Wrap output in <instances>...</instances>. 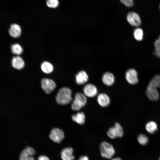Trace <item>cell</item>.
<instances>
[{"label": "cell", "instance_id": "5", "mask_svg": "<svg viewBox=\"0 0 160 160\" xmlns=\"http://www.w3.org/2000/svg\"><path fill=\"white\" fill-rule=\"evenodd\" d=\"M157 88L150 81L146 89V95L150 100L152 101L157 100L159 98V94Z\"/></svg>", "mask_w": 160, "mask_h": 160}, {"label": "cell", "instance_id": "25", "mask_svg": "<svg viewBox=\"0 0 160 160\" xmlns=\"http://www.w3.org/2000/svg\"><path fill=\"white\" fill-rule=\"evenodd\" d=\"M83 107L74 99L73 100L71 105V108L72 110L78 111L80 110Z\"/></svg>", "mask_w": 160, "mask_h": 160}, {"label": "cell", "instance_id": "31", "mask_svg": "<svg viewBox=\"0 0 160 160\" xmlns=\"http://www.w3.org/2000/svg\"><path fill=\"white\" fill-rule=\"evenodd\" d=\"M159 42H160V35H159V38L158 39Z\"/></svg>", "mask_w": 160, "mask_h": 160}, {"label": "cell", "instance_id": "11", "mask_svg": "<svg viewBox=\"0 0 160 160\" xmlns=\"http://www.w3.org/2000/svg\"><path fill=\"white\" fill-rule=\"evenodd\" d=\"M73 150L70 147L63 149L61 152V157L62 160H74L75 157L73 155Z\"/></svg>", "mask_w": 160, "mask_h": 160}, {"label": "cell", "instance_id": "13", "mask_svg": "<svg viewBox=\"0 0 160 160\" xmlns=\"http://www.w3.org/2000/svg\"><path fill=\"white\" fill-rule=\"evenodd\" d=\"M97 101L98 104L103 107L108 106L110 103V99L109 97L104 93H100L98 95Z\"/></svg>", "mask_w": 160, "mask_h": 160}, {"label": "cell", "instance_id": "27", "mask_svg": "<svg viewBox=\"0 0 160 160\" xmlns=\"http://www.w3.org/2000/svg\"><path fill=\"white\" fill-rule=\"evenodd\" d=\"M120 1L122 3L128 7H131L134 5L133 0H120Z\"/></svg>", "mask_w": 160, "mask_h": 160}, {"label": "cell", "instance_id": "30", "mask_svg": "<svg viewBox=\"0 0 160 160\" xmlns=\"http://www.w3.org/2000/svg\"><path fill=\"white\" fill-rule=\"evenodd\" d=\"M111 160H122L121 158L119 157H117L112 159Z\"/></svg>", "mask_w": 160, "mask_h": 160}, {"label": "cell", "instance_id": "21", "mask_svg": "<svg viewBox=\"0 0 160 160\" xmlns=\"http://www.w3.org/2000/svg\"><path fill=\"white\" fill-rule=\"evenodd\" d=\"M143 31L142 29L137 27L134 31L133 36L135 39L137 41H142L143 37Z\"/></svg>", "mask_w": 160, "mask_h": 160}, {"label": "cell", "instance_id": "1", "mask_svg": "<svg viewBox=\"0 0 160 160\" xmlns=\"http://www.w3.org/2000/svg\"><path fill=\"white\" fill-rule=\"evenodd\" d=\"M71 90L68 87H63L57 92L55 99L57 103L60 105L69 104L72 100Z\"/></svg>", "mask_w": 160, "mask_h": 160}, {"label": "cell", "instance_id": "17", "mask_svg": "<svg viewBox=\"0 0 160 160\" xmlns=\"http://www.w3.org/2000/svg\"><path fill=\"white\" fill-rule=\"evenodd\" d=\"M72 120L79 124H84L85 121V116L84 113L82 112H78L72 116Z\"/></svg>", "mask_w": 160, "mask_h": 160}, {"label": "cell", "instance_id": "29", "mask_svg": "<svg viewBox=\"0 0 160 160\" xmlns=\"http://www.w3.org/2000/svg\"><path fill=\"white\" fill-rule=\"evenodd\" d=\"M78 160H89V159L86 156H82L79 158Z\"/></svg>", "mask_w": 160, "mask_h": 160}, {"label": "cell", "instance_id": "19", "mask_svg": "<svg viewBox=\"0 0 160 160\" xmlns=\"http://www.w3.org/2000/svg\"><path fill=\"white\" fill-rule=\"evenodd\" d=\"M41 67L42 71L47 74L51 73L53 70V65L47 61L43 62L41 65Z\"/></svg>", "mask_w": 160, "mask_h": 160}, {"label": "cell", "instance_id": "23", "mask_svg": "<svg viewBox=\"0 0 160 160\" xmlns=\"http://www.w3.org/2000/svg\"><path fill=\"white\" fill-rule=\"evenodd\" d=\"M137 139L138 142L142 145L146 144L148 141L147 136L143 134H140L138 136Z\"/></svg>", "mask_w": 160, "mask_h": 160}, {"label": "cell", "instance_id": "18", "mask_svg": "<svg viewBox=\"0 0 160 160\" xmlns=\"http://www.w3.org/2000/svg\"><path fill=\"white\" fill-rule=\"evenodd\" d=\"M83 107L86 104L87 100V97L84 94L80 92H77L75 95L74 98Z\"/></svg>", "mask_w": 160, "mask_h": 160}, {"label": "cell", "instance_id": "33", "mask_svg": "<svg viewBox=\"0 0 160 160\" xmlns=\"http://www.w3.org/2000/svg\"><path fill=\"white\" fill-rule=\"evenodd\" d=\"M159 160H160V158H159Z\"/></svg>", "mask_w": 160, "mask_h": 160}, {"label": "cell", "instance_id": "6", "mask_svg": "<svg viewBox=\"0 0 160 160\" xmlns=\"http://www.w3.org/2000/svg\"><path fill=\"white\" fill-rule=\"evenodd\" d=\"M49 137L50 139L55 143H59L63 139L64 134L62 129L55 128L51 130Z\"/></svg>", "mask_w": 160, "mask_h": 160}, {"label": "cell", "instance_id": "10", "mask_svg": "<svg viewBox=\"0 0 160 160\" xmlns=\"http://www.w3.org/2000/svg\"><path fill=\"white\" fill-rule=\"evenodd\" d=\"M83 93L87 97H93L97 94L98 91L96 87L92 84H86L83 88Z\"/></svg>", "mask_w": 160, "mask_h": 160}, {"label": "cell", "instance_id": "4", "mask_svg": "<svg viewBox=\"0 0 160 160\" xmlns=\"http://www.w3.org/2000/svg\"><path fill=\"white\" fill-rule=\"evenodd\" d=\"M41 84L42 89L47 94L51 93L56 87V84L53 80L47 78L41 79Z\"/></svg>", "mask_w": 160, "mask_h": 160}, {"label": "cell", "instance_id": "24", "mask_svg": "<svg viewBox=\"0 0 160 160\" xmlns=\"http://www.w3.org/2000/svg\"><path fill=\"white\" fill-rule=\"evenodd\" d=\"M150 82L157 88H160V74L155 75Z\"/></svg>", "mask_w": 160, "mask_h": 160}, {"label": "cell", "instance_id": "8", "mask_svg": "<svg viewBox=\"0 0 160 160\" xmlns=\"http://www.w3.org/2000/svg\"><path fill=\"white\" fill-rule=\"evenodd\" d=\"M127 19L129 24L133 26L137 27L141 24V20L139 15L135 12H129L127 15Z\"/></svg>", "mask_w": 160, "mask_h": 160}, {"label": "cell", "instance_id": "20", "mask_svg": "<svg viewBox=\"0 0 160 160\" xmlns=\"http://www.w3.org/2000/svg\"><path fill=\"white\" fill-rule=\"evenodd\" d=\"M145 129L149 133L153 134L157 130V126L154 121H150L146 124Z\"/></svg>", "mask_w": 160, "mask_h": 160}, {"label": "cell", "instance_id": "16", "mask_svg": "<svg viewBox=\"0 0 160 160\" xmlns=\"http://www.w3.org/2000/svg\"><path fill=\"white\" fill-rule=\"evenodd\" d=\"M102 80L103 83L107 86H111L114 83L115 77L113 75L109 72H106L103 75Z\"/></svg>", "mask_w": 160, "mask_h": 160}, {"label": "cell", "instance_id": "7", "mask_svg": "<svg viewBox=\"0 0 160 160\" xmlns=\"http://www.w3.org/2000/svg\"><path fill=\"white\" fill-rule=\"evenodd\" d=\"M125 77L127 81L132 85L136 84L139 81L138 73L133 68L129 69L126 71Z\"/></svg>", "mask_w": 160, "mask_h": 160}, {"label": "cell", "instance_id": "15", "mask_svg": "<svg viewBox=\"0 0 160 160\" xmlns=\"http://www.w3.org/2000/svg\"><path fill=\"white\" fill-rule=\"evenodd\" d=\"M11 63L12 67L17 70L23 69L25 66L24 60L21 57L19 56H16L13 57Z\"/></svg>", "mask_w": 160, "mask_h": 160}, {"label": "cell", "instance_id": "14", "mask_svg": "<svg viewBox=\"0 0 160 160\" xmlns=\"http://www.w3.org/2000/svg\"><path fill=\"white\" fill-rule=\"evenodd\" d=\"M9 34L12 37L17 38L21 34V30L20 26L17 24H12L9 29Z\"/></svg>", "mask_w": 160, "mask_h": 160}, {"label": "cell", "instance_id": "28", "mask_svg": "<svg viewBox=\"0 0 160 160\" xmlns=\"http://www.w3.org/2000/svg\"><path fill=\"white\" fill-rule=\"evenodd\" d=\"M37 160H50V159L47 156L42 155L39 157Z\"/></svg>", "mask_w": 160, "mask_h": 160}, {"label": "cell", "instance_id": "26", "mask_svg": "<svg viewBox=\"0 0 160 160\" xmlns=\"http://www.w3.org/2000/svg\"><path fill=\"white\" fill-rule=\"evenodd\" d=\"M59 4L58 0H47L46 4L49 7L52 8H55L57 7Z\"/></svg>", "mask_w": 160, "mask_h": 160}, {"label": "cell", "instance_id": "9", "mask_svg": "<svg viewBox=\"0 0 160 160\" xmlns=\"http://www.w3.org/2000/svg\"><path fill=\"white\" fill-rule=\"evenodd\" d=\"M35 153L33 148L30 147H27L21 152L19 160H35L33 156Z\"/></svg>", "mask_w": 160, "mask_h": 160}, {"label": "cell", "instance_id": "3", "mask_svg": "<svg viewBox=\"0 0 160 160\" xmlns=\"http://www.w3.org/2000/svg\"><path fill=\"white\" fill-rule=\"evenodd\" d=\"M108 137L112 139L117 137H121L124 135L123 128L118 123H116L115 125L109 129L107 132Z\"/></svg>", "mask_w": 160, "mask_h": 160}, {"label": "cell", "instance_id": "32", "mask_svg": "<svg viewBox=\"0 0 160 160\" xmlns=\"http://www.w3.org/2000/svg\"><path fill=\"white\" fill-rule=\"evenodd\" d=\"M159 8H160V5H159Z\"/></svg>", "mask_w": 160, "mask_h": 160}, {"label": "cell", "instance_id": "2", "mask_svg": "<svg viewBox=\"0 0 160 160\" xmlns=\"http://www.w3.org/2000/svg\"><path fill=\"white\" fill-rule=\"evenodd\" d=\"M99 148L101 155L104 158L110 159L115 154V151L113 146L107 142H102Z\"/></svg>", "mask_w": 160, "mask_h": 160}, {"label": "cell", "instance_id": "12", "mask_svg": "<svg viewBox=\"0 0 160 160\" xmlns=\"http://www.w3.org/2000/svg\"><path fill=\"white\" fill-rule=\"evenodd\" d=\"M75 78L76 83L79 85L85 84L89 79L88 75L84 71H79L76 75Z\"/></svg>", "mask_w": 160, "mask_h": 160}, {"label": "cell", "instance_id": "22", "mask_svg": "<svg viewBox=\"0 0 160 160\" xmlns=\"http://www.w3.org/2000/svg\"><path fill=\"white\" fill-rule=\"evenodd\" d=\"M12 53L16 55H20L23 52V49L21 46L18 43L12 44L11 46Z\"/></svg>", "mask_w": 160, "mask_h": 160}]
</instances>
